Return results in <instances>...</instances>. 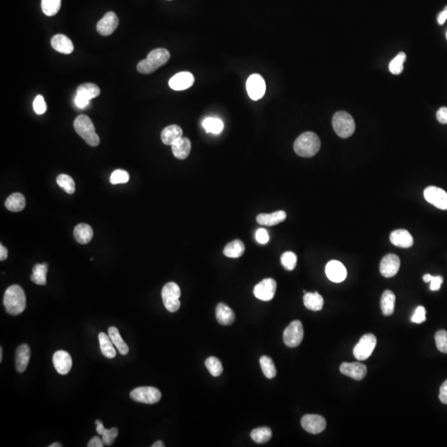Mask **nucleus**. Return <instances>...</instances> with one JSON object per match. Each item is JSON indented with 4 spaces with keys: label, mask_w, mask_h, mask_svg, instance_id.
I'll use <instances>...</instances> for the list:
<instances>
[{
    "label": "nucleus",
    "mask_w": 447,
    "mask_h": 447,
    "mask_svg": "<svg viewBox=\"0 0 447 447\" xmlns=\"http://www.w3.org/2000/svg\"><path fill=\"white\" fill-rule=\"evenodd\" d=\"M6 312L12 316L21 314L26 308V296L23 289L18 285H12L7 289L4 297Z\"/></svg>",
    "instance_id": "f257e3e1"
},
{
    "label": "nucleus",
    "mask_w": 447,
    "mask_h": 447,
    "mask_svg": "<svg viewBox=\"0 0 447 447\" xmlns=\"http://www.w3.org/2000/svg\"><path fill=\"white\" fill-rule=\"evenodd\" d=\"M170 59V53L165 48H157L148 55L146 59L143 60L137 64V72L141 74H152L153 72L164 66Z\"/></svg>",
    "instance_id": "f03ea898"
},
{
    "label": "nucleus",
    "mask_w": 447,
    "mask_h": 447,
    "mask_svg": "<svg viewBox=\"0 0 447 447\" xmlns=\"http://www.w3.org/2000/svg\"><path fill=\"white\" fill-rule=\"evenodd\" d=\"M293 149L300 157H312L321 149V140L313 132H305L296 139Z\"/></svg>",
    "instance_id": "7ed1b4c3"
},
{
    "label": "nucleus",
    "mask_w": 447,
    "mask_h": 447,
    "mask_svg": "<svg viewBox=\"0 0 447 447\" xmlns=\"http://www.w3.org/2000/svg\"><path fill=\"white\" fill-rule=\"evenodd\" d=\"M74 129L85 143L91 147L98 146L100 137L96 133L94 124L88 116L79 115L74 121Z\"/></svg>",
    "instance_id": "20e7f679"
},
{
    "label": "nucleus",
    "mask_w": 447,
    "mask_h": 447,
    "mask_svg": "<svg viewBox=\"0 0 447 447\" xmlns=\"http://www.w3.org/2000/svg\"><path fill=\"white\" fill-rule=\"evenodd\" d=\"M332 125L339 137L347 138L356 131V123L349 113L339 111L335 113L332 119Z\"/></svg>",
    "instance_id": "39448f33"
},
{
    "label": "nucleus",
    "mask_w": 447,
    "mask_h": 447,
    "mask_svg": "<svg viewBox=\"0 0 447 447\" xmlns=\"http://www.w3.org/2000/svg\"><path fill=\"white\" fill-rule=\"evenodd\" d=\"M181 289L175 283H168L161 290V297L167 310L170 312H176L181 307L180 298Z\"/></svg>",
    "instance_id": "423d86ee"
},
{
    "label": "nucleus",
    "mask_w": 447,
    "mask_h": 447,
    "mask_svg": "<svg viewBox=\"0 0 447 447\" xmlns=\"http://www.w3.org/2000/svg\"><path fill=\"white\" fill-rule=\"evenodd\" d=\"M377 345V338L373 334H366L360 338L354 348V356L360 361L366 360L370 357Z\"/></svg>",
    "instance_id": "0eeeda50"
},
{
    "label": "nucleus",
    "mask_w": 447,
    "mask_h": 447,
    "mask_svg": "<svg viewBox=\"0 0 447 447\" xmlns=\"http://www.w3.org/2000/svg\"><path fill=\"white\" fill-rule=\"evenodd\" d=\"M130 397L138 403L154 404L160 401L161 393L157 388L153 387H139L132 391Z\"/></svg>",
    "instance_id": "6e6552de"
},
{
    "label": "nucleus",
    "mask_w": 447,
    "mask_h": 447,
    "mask_svg": "<svg viewBox=\"0 0 447 447\" xmlns=\"http://www.w3.org/2000/svg\"><path fill=\"white\" fill-rule=\"evenodd\" d=\"M303 326L300 321H294L288 325L284 332V341L287 346H298L303 340Z\"/></svg>",
    "instance_id": "1a4fd4ad"
},
{
    "label": "nucleus",
    "mask_w": 447,
    "mask_h": 447,
    "mask_svg": "<svg viewBox=\"0 0 447 447\" xmlns=\"http://www.w3.org/2000/svg\"><path fill=\"white\" fill-rule=\"evenodd\" d=\"M246 88L251 100L258 101L265 94L266 84L260 75L253 74L247 80Z\"/></svg>",
    "instance_id": "9d476101"
},
{
    "label": "nucleus",
    "mask_w": 447,
    "mask_h": 447,
    "mask_svg": "<svg viewBox=\"0 0 447 447\" xmlns=\"http://www.w3.org/2000/svg\"><path fill=\"white\" fill-rule=\"evenodd\" d=\"M426 201L441 209H447V192L441 188L431 185L424 191Z\"/></svg>",
    "instance_id": "9b49d317"
},
{
    "label": "nucleus",
    "mask_w": 447,
    "mask_h": 447,
    "mask_svg": "<svg viewBox=\"0 0 447 447\" xmlns=\"http://www.w3.org/2000/svg\"><path fill=\"white\" fill-rule=\"evenodd\" d=\"M277 290V283L273 278H265L253 288V294L261 301H271Z\"/></svg>",
    "instance_id": "f8f14e48"
},
{
    "label": "nucleus",
    "mask_w": 447,
    "mask_h": 447,
    "mask_svg": "<svg viewBox=\"0 0 447 447\" xmlns=\"http://www.w3.org/2000/svg\"><path fill=\"white\" fill-rule=\"evenodd\" d=\"M301 427L312 434H319L326 428V421L320 415L308 414L302 417Z\"/></svg>",
    "instance_id": "ddd939ff"
},
{
    "label": "nucleus",
    "mask_w": 447,
    "mask_h": 447,
    "mask_svg": "<svg viewBox=\"0 0 447 447\" xmlns=\"http://www.w3.org/2000/svg\"><path fill=\"white\" fill-rule=\"evenodd\" d=\"M400 268V260L397 255L389 253L382 258L380 270L384 277H393Z\"/></svg>",
    "instance_id": "4468645a"
},
{
    "label": "nucleus",
    "mask_w": 447,
    "mask_h": 447,
    "mask_svg": "<svg viewBox=\"0 0 447 447\" xmlns=\"http://www.w3.org/2000/svg\"><path fill=\"white\" fill-rule=\"evenodd\" d=\"M119 18L113 12H108L97 23L96 29L101 35L109 36L118 28Z\"/></svg>",
    "instance_id": "2eb2a0df"
},
{
    "label": "nucleus",
    "mask_w": 447,
    "mask_h": 447,
    "mask_svg": "<svg viewBox=\"0 0 447 447\" xmlns=\"http://www.w3.org/2000/svg\"><path fill=\"white\" fill-rule=\"evenodd\" d=\"M325 274L331 281L338 284L346 278V268L340 261L332 260L326 264Z\"/></svg>",
    "instance_id": "dca6fc26"
},
{
    "label": "nucleus",
    "mask_w": 447,
    "mask_h": 447,
    "mask_svg": "<svg viewBox=\"0 0 447 447\" xmlns=\"http://www.w3.org/2000/svg\"><path fill=\"white\" fill-rule=\"evenodd\" d=\"M340 373L352 378L354 380H361L367 374V368L361 363H342L340 367Z\"/></svg>",
    "instance_id": "f3484780"
},
{
    "label": "nucleus",
    "mask_w": 447,
    "mask_h": 447,
    "mask_svg": "<svg viewBox=\"0 0 447 447\" xmlns=\"http://www.w3.org/2000/svg\"><path fill=\"white\" fill-rule=\"evenodd\" d=\"M194 76L191 72H179L169 81V86L173 90H185L194 84Z\"/></svg>",
    "instance_id": "a211bd4d"
},
{
    "label": "nucleus",
    "mask_w": 447,
    "mask_h": 447,
    "mask_svg": "<svg viewBox=\"0 0 447 447\" xmlns=\"http://www.w3.org/2000/svg\"><path fill=\"white\" fill-rule=\"evenodd\" d=\"M53 360L55 369L60 374H67L72 369V357L70 354L65 350H58L56 352L53 356Z\"/></svg>",
    "instance_id": "6ab92c4d"
},
{
    "label": "nucleus",
    "mask_w": 447,
    "mask_h": 447,
    "mask_svg": "<svg viewBox=\"0 0 447 447\" xmlns=\"http://www.w3.org/2000/svg\"><path fill=\"white\" fill-rule=\"evenodd\" d=\"M390 241L395 246L408 249L413 245V238L406 229H397L390 234Z\"/></svg>",
    "instance_id": "aec40b11"
},
{
    "label": "nucleus",
    "mask_w": 447,
    "mask_h": 447,
    "mask_svg": "<svg viewBox=\"0 0 447 447\" xmlns=\"http://www.w3.org/2000/svg\"><path fill=\"white\" fill-rule=\"evenodd\" d=\"M31 350L29 345L22 344L18 347L16 350L15 364L16 370L18 373H22L26 370L30 360Z\"/></svg>",
    "instance_id": "412c9836"
},
{
    "label": "nucleus",
    "mask_w": 447,
    "mask_h": 447,
    "mask_svg": "<svg viewBox=\"0 0 447 447\" xmlns=\"http://www.w3.org/2000/svg\"><path fill=\"white\" fill-rule=\"evenodd\" d=\"M52 46L54 50L62 54H70L74 51V45L72 40L63 34H57L52 38Z\"/></svg>",
    "instance_id": "4be33fe9"
},
{
    "label": "nucleus",
    "mask_w": 447,
    "mask_h": 447,
    "mask_svg": "<svg viewBox=\"0 0 447 447\" xmlns=\"http://www.w3.org/2000/svg\"><path fill=\"white\" fill-rule=\"evenodd\" d=\"M192 149V143L187 137H181L172 145L173 155L177 159L184 160L189 156Z\"/></svg>",
    "instance_id": "5701e85b"
},
{
    "label": "nucleus",
    "mask_w": 447,
    "mask_h": 447,
    "mask_svg": "<svg viewBox=\"0 0 447 447\" xmlns=\"http://www.w3.org/2000/svg\"><path fill=\"white\" fill-rule=\"evenodd\" d=\"M287 218L286 212L284 210L273 212L272 214H260L257 216L256 221L260 225L266 226H274L284 222Z\"/></svg>",
    "instance_id": "b1692460"
},
{
    "label": "nucleus",
    "mask_w": 447,
    "mask_h": 447,
    "mask_svg": "<svg viewBox=\"0 0 447 447\" xmlns=\"http://www.w3.org/2000/svg\"><path fill=\"white\" fill-rule=\"evenodd\" d=\"M182 134L183 131L181 127L176 125H169L161 131V139L164 144L172 146L179 138L182 137Z\"/></svg>",
    "instance_id": "393cba45"
},
{
    "label": "nucleus",
    "mask_w": 447,
    "mask_h": 447,
    "mask_svg": "<svg viewBox=\"0 0 447 447\" xmlns=\"http://www.w3.org/2000/svg\"><path fill=\"white\" fill-rule=\"evenodd\" d=\"M216 319L222 325H229L233 324L236 320V315L231 308L225 303H219L216 309Z\"/></svg>",
    "instance_id": "a878e982"
},
{
    "label": "nucleus",
    "mask_w": 447,
    "mask_h": 447,
    "mask_svg": "<svg viewBox=\"0 0 447 447\" xmlns=\"http://www.w3.org/2000/svg\"><path fill=\"white\" fill-rule=\"evenodd\" d=\"M94 236V232L91 226L87 224H79L75 227L74 237L77 242L81 245H86L92 240Z\"/></svg>",
    "instance_id": "bb28decb"
},
{
    "label": "nucleus",
    "mask_w": 447,
    "mask_h": 447,
    "mask_svg": "<svg viewBox=\"0 0 447 447\" xmlns=\"http://www.w3.org/2000/svg\"><path fill=\"white\" fill-rule=\"evenodd\" d=\"M305 308L313 312L321 311L324 305V299L318 292H305L303 297Z\"/></svg>",
    "instance_id": "cd10ccee"
},
{
    "label": "nucleus",
    "mask_w": 447,
    "mask_h": 447,
    "mask_svg": "<svg viewBox=\"0 0 447 447\" xmlns=\"http://www.w3.org/2000/svg\"><path fill=\"white\" fill-rule=\"evenodd\" d=\"M395 301H396V297L392 291L386 290L382 294L380 307H381L382 313L384 316H388L393 314Z\"/></svg>",
    "instance_id": "c85d7f7f"
},
{
    "label": "nucleus",
    "mask_w": 447,
    "mask_h": 447,
    "mask_svg": "<svg viewBox=\"0 0 447 447\" xmlns=\"http://www.w3.org/2000/svg\"><path fill=\"white\" fill-rule=\"evenodd\" d=\"M26 201L23 195L21 193H13L10 195L6 201H5V207L13 212H19L25 208Z\"/></svg>",
    "instance_id": "c756f323"
},
{
    "label": "nucleus",
    "mask_w": 447,
    "mask_h": 447,
    "mask_svg": "<svg viewBox=\"0 0 447 447\" xmlns=\"http://www.w3.org/2000/svg\"><path fill=\"white\" fill-rule=\"evenodd\" d=\"M99 341L101 346V353L108 359H113L116 356V349L113 347V342L109 336L101 332L99 334Z\"/></svg>",
    "instance_id": "7c9ffc66"
},
{
    "label": "nucleus",
    "mask_w": 447,
    "mask_h": 447,
    "mask_svg": "<svg viewBox=\"0 0 447 447\" xmlns=\"http://www.w3.org/2000/svg\"><path fill=\"white\" fill-rule=\"evenodd\" d=\"M245 251V244L240 240H236L229 243L224 249V254L226 257L238 258L244 254Z\"/></svg>",
    "instance_id": "2f4dec72"
},
{
    "label": "nucleus",
    "mask_w": 447,
    "mask_h": 447,
    "mask_svg": "<svg viewBox=\"0 0 447 447\" xmlns=\"http://www.w3.org/2000/svg\"><path fill=\"white\" fill-rule=\"evenodd\" d=\"M48 271V264H37L33 268V274L31 280L37 285L44 286L46 284V273Z\"/></svg>",
    "instance_id": "473e14b6"
},
{
    "label": "nucleus",
    "mask_w": 447,
    "mask_h": 447,
    "mask_svg": "<svg viewBox=\"0 0 447 447\" xmlns=\"http://www.w3.org/2000/svg\"><path fill=\"white\" fill-rule=\"evenodd\" d=\"M108 334H109V337L111 339L113 345H115L116 348H117L119 352L121 355L125 356V355L129 353V346L127 345L126 343L123 340L117 328L114 327V326L109 327V330H108Z\"/></svg>",
    "instance_id": "72a5a7b5"
},
{
    "label": "nucleus",
    "mask_w": 447,
    "mask_h": 447,
    "mask_svg": "<svg viewBox=\"0 0 447 447\" xmlns=\"http://www.w3.org/2000/svg\"><path fill=\"white\" fill-rule=\"evenodd\" d=\"M77 94L81 95L89 101L92 99L96 98L101 94V89L98 85L93 83H85L79 85L77 89Z\"/></svg>",
    "instance_id": "f704fd0d"
},
{
    "label": "nucleus",
    "mask_w": 447,
    "mask_h": 447,
    "mask_svg": "<svg viewBox=\"0 0 447 447\" xmlns=\"http://www.w3.org/2000/svg\"><path fill=\"white\" fill-rule=\"evenodd\" d=\"M202 126L207 133L219 134L224 129V123L220 119L208 117L203 121Z\"/></svg>",
    "instance_id": "c9c22d12"
},
{
    "label": "nucleus",
    "mask_w": 447,
    "mask_h": 447,
    "mask_svg": "<svg viewBox=\"0 0 447 447\" xmlns=\"http://www.w3.org/2000/svg\"><path fill=\"white\" fill-rule=\"evenodd\" d=\"M250 436L254 442L257 444H264L270 440L272 437V431L269 428L262 427L253 429L251 432Z\"/></svg>",
    "instance_id": "e433bc0d"
},
{
    "label": "nucleus",
    "mask_w": 447,
    "mask_h": 447,
    "mask_svg": "<svg viewBox=\"0 0 447 447\" xmlns=\"http://www.w3.org/2000/svg\"><path fill=\"white\" fill-rule=\"evenodd\" d=\"M260 366L262 369L263 373L268 379H273L277 375V369L275 367L273 360L268 356H264L260 358Z\"/></svg>",
    "instance_id": "4c0bfd02"
},
{
    "label": "nucleus",
    "mask_w": 447,
    "mask_h": 447,
    "mask_svg": "<svg viewBox=\"0 0 447 447\" xmlns=\"http://www.w3.org/2000/svg\"><path fill=\"white\" fill-rule=\"evenodd\" d=\"M61 0H42V9L45 15L52 17L61 9Z\"/></svg>",
    "instance_id": "58836bf2"
},
{
    "label": "nucleus",
    "mask_w": 447,
    "mask_h": 447,
    "mask_svg": "<svg viewBox=\"0 0 447 447\" xmlns=\"http://www.w3.org/2000/svg\"><path fill=\"white\" fill-rule=\"evenodd\" d=\"M205 367L210 374L214 377H218L223 372V366L221 360L218 358L209 357L205 360Z\"/></svg>",
    "instance_id": "ea45409f"
},
{
    "label": "nucleus",
    "mask_w": 447,
    "mask_h": 447,
    "mask_svg": "<svg viewBox=\"0 0 447 447\" xmlns=\"http://www.w3.org/2000/svg\"><path fill=\"white\" fill-rule=\"evenodd\" d=\"M57 183L68 194H73L76 191L74 180L68 175H59L57 178Z\"/></svg>",
    "instance_id": "a19ab883"
},
{
    "label": "nucleus",
    "mask_w": 447,
    "mask_h": 447,
    "mask_svg": "<svg viewBox=\"0 0 447 447\" xmlns=\"http://www.w3.org/2000/svg\"><path fill=\"white\" fill-rule=\"evenodd\" d=\"M297 257L293 252L288 251L281 256V264L285 269L292 271L297 266Z\"/></svg>",
    "instance_id": "79ce46f5"
},
{
    "label": "nucleus",
    "mask_w": 447,
    "mask_h": 447,
    "mask_svg": "<svg viewBox=\"0 0 447 447\" xmlns=\"http://www.w3.org/2000/svg\"><path fill=\"white\" fill-rule=\"evenodd\" d=\"M406 60V54L404 53H400L392 60L389 63V70L393 75L401 74L404 70V63Z\"/></svg>",
    "instance_id": "37998d69"
},
{
    "label": "nucleus",
    "mask_w": 447,
    "mask_h": 447,
    "mask_svg": "<svg viewBox=\"0 0 447 447\" xmlns=\"http://www.w3.org/2000/svg\"><path fill=\"white\" fill-rule=\"evenodd\" d=\"M109 181H110V183L113 184V185L127 183L129 181V174L127 173L126 171L118 169V170L113 171L112 173Z\"/></svg>",
    "instance_id": "c03bdc74"
},
{
    "label": "nucleus",
    "mask_w": 447,
    "mask_h": 447,
    "mask_svg": "<svg viewBox=\"0 0 447 447\" xmlns=\"http://www.w3.org/2000/svg\"><path fill=\"white\" fill-rule=\"evenodd\" d=\"M435 341L439 351L447 354V332L441 330L435 335Z\"/></svg>",
    "instance_id": "a18cd8bd"
},
{
    "label": "nucleus",
    "mask_w": 447,
    "mask_h": 447,
    "mask_svg": "<svg viewBox=\"0 0 447 447\" xmlns=\"http://www.w3.org/2000/svg\"><path fill=\"white\" fill-rule=\"evenodd\" d=\"M118 434L119 430L116 428L105 429V432L102 434V441L104 445H106V446H110L115 441Z\"/></svg>",
    "instance_id": "49530a36"
},
{
    "label": "nucleus",
    "mask_w": 447,
    "mask_h": 447,
    "mask_svg": "<svg viewBox=\"0 0 447 447\" xmlns=\"http://www.w3.org/2000/svg\"><path fill=\"white\" fill-rule=\"evenodd\" d=\"M33 109L38 115L43 114L46 111V104L44 101L43 96L41 95L36 96L35 100L33 101Z\"/></svg>",
    "instance_id": "de8ad7c7"
},
{
    "label": "nucleus",
    "mask_w": 447,
    "mask_h": 447,
    "mask_svg": "<svg viewBox=\"0 0 447 447\" xmlns=\"http://www.w3.org/2000/svg\"><path fill=\"white\" fill-rule=\"evenodd\" d=\"M411 321L413 323L421 324L426 321V309L422 305H419L415 311L414 314L412 316Z\"/></svg>",
    "instance_id": "09e8293b"
},
{
    "label": "nucleus",
    "mask_w": 447,
    "mask_h": 447,
    "mask_svg": "<svg viewBox=\"0 0 447 447\" xmlns=\"http://www.w3.org/2000/svg\"><path fill=\"white\" fill-rule=\"evenodd\" d=\"M255 239L257 243H260L261 245H265L269 241V236L266 229H258L255 233Z\"/></svg>",
    "instance_id": "8fccbe9b"
},
{
    "label": "nucleus",
    "mask_w": 447,
    "mask_h": 447,
    "mask_svg": "<svg viewBox=\"0 0 447 447\" xmlns=\"http://www.w3.org/2000/svg\"><path fill=\"white\" fill-rule=\"evenodd\" d=\"M430 283H431V286H430L431 290H440L441 284H442L443 283V277H441V276H436V277H433V276H432V280H431Z\"/></svg>",
    "instance_id": "3c124183"
},
{
    "label": "nucleus",
    "mask_w": 447,
    "mask_h": 447,
    "mask_svg": "<svg viewBox=\"0 0 447 447\" xmlns=\"http://www.w3.org/2000/svg\"><path fill=\"white\" fill-rule=\"evenodd\" d=\"M89 101H89L88 99L80 94H77L76 98H75V103L79 109H85L89 105Z\"/></svg>",
    "instance_id": "603ef678"
},
{
    "label": "nucleus",
    "mask_w": 447,
    "mask_h": 447,
    "mask_svg": "<svg viewBox=\"0 0 447 447\" xmlns=\"http://www.w3.org/2000/svg\"><path fill=\"white\" fill-rule=\"evenodd\" d=\"M436 119L438 120L439 122L441 123V124H443V125H446L447 124V108L446 107H441V109H439L438 111L436 113Z\"/></svg>",
    "instance_id": "864d4df0"
},
{
    "label": "nucleus",
    "mask_w": 447,
    "mask_h": 447,
    "mask_svg": "<svg viewBox=\"0 0 447 447\" xmlns=\"http://www.w3.org/2000/svg\"><path fill=\"white\" fill-rule=\"evenodd\" d=\"M439 398L440 401L444 404H447V380H445L440 388V393H439Z\"/></svg>",
    "instance_id": "5fc2aeb1"
},
{
    "label": "nucleus",
    "mask_w": 447,
    "mask_h": 447,
    "mask_svg": "<svg viewBox=\"0 0 447 447\" xmlns=\"http://www.w3.org/2000/svg\"><path fill=\"white\" fill-rule=\"evenodd\" d=\"M102 439L100 438L98 436H94L93 438L88 443V447H103L104 446Z\"/></svg>",
    "instance_id": "6e6d98bb"
},
{
    "label": "nucleus",
    "mask_w": 447,
    "mask_h": 447,
    "mask_svg": "<svg viewBox=\"0 0 447 447\" xmlns=\"http://www.w3.org/2000/svg\"><path fill=\"white\" fill-rule=\"evenodd\" d=\"M447 19V6L445 7V9L441 12L440 14L438 15V18H437V20H438V22L440 25H442V24L445 23V21Z\"/></svg>",
    "instance_id": "4d7b16f0"
},
{
    "label": "nucleus",
    "mask_w": 447,
    "mask_h": 447,
    "mask_svg": "<svg viewBox=\"0 0 447 447\" xmlns=\"http://www.w3.org/2000/svg\"><path fill=\"white\" fill-rule=\"evenodd\" d=\"M8 257V250L4 245H0V260L5 261Z\"/></svg>",
    "instance_id": "13d9d810"
},
{
    "label": "nucleus",
    "mask_w": 447,
    "mask_h": 447,
    "mask_svg": "<svg viewBox=\"0 0 447 447\" xmlns=\"http://www.w3.org/2000/svg\"><path fill=\"white\" fill-rule=\"evenodd\" d=\"M96 431L98 432L99 435H101L102 436L103 433L105 432V427L103 425L102 422H101L100 420H96Z\"/></svg>",
    "instance_id": "bf43d9fd"
},
{
    "label": "nucleus",
    "mask_w": 447,
    "mask_h": 447,
    "mask_svg": "<svg viewBox=\"0 0 447 447\" xmlns=\"http://www.w3.org/2000/svg\"><path fill=\"white\" fill-rule=\"evenodd\" d=\"M432 275L428 274H428L424 275L422 278H424V281H425V283H430V281H431V280H432Z\"/></svg>",
    "instance_id": "052dcab7"
},
{
    "label": "nucleus",
    "mask_w": 447,
    "mask_h": 447,
    "mask_svg": "<svg viewBox=\"0 0 447 447\" xmlns=\"http://www.w3.org/2000/svg\"><path fill=\"white\" fill-rule=\"evenodd\" d=\"M164 446H165V445H164V443L161 441H156V442L154 443V444H153V445H152V447H164Z\"/></svg>",
    "instance_id": "680f3d73"
},
{
    "label": "nucleus",
    "mask_w": 447,
    "mask_h": 447,
    "mask_svg": "<svg viewBox=\"0 0 447 447\" xmlns=\"http://www.w3.org/2000/svg\"><path fill=\"white\" fill-rule=\"evenodd\" d=\"M61 446H62V445H61V444H60V443H57V442L53 443V444H52V445H49V447H61Z\"/></svg>",
    "instance_id": "e2e57ef3"
},
{
    "label": "nucleus",
    "mask_w": 447,
    "mask_h": 447,
    "mask_svg": "<svg viewBox=\"0 0 447 447\" xmlns=\"http://www.w3.org/2000/svg\"><path fill=\"white\" fill-rule=\"evenodd\" d=\"M3 360V349L1 348L0 349V361H2Z\"/></svg>",
    "instance_id": "0e129e2a"
},
{
    "label": "nucleus",
    "mask_w": 447,
    "mask_h": 447,
    "mask_svg": "<svg viewBox=\"0 0 447 447\" xmlns=\"http://www.w3.org/2000/svg\"><path fill=\"white\" fill-rule=\"evenodd\" d=\"M446 37H447V33H446Z\"/></svg>",
    "instance_id": "69168bd1"
}]
</instances>
